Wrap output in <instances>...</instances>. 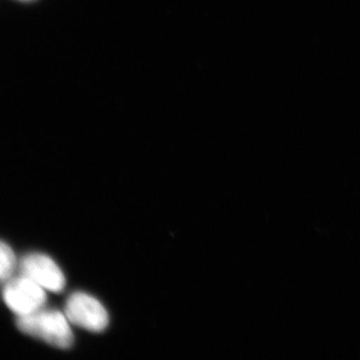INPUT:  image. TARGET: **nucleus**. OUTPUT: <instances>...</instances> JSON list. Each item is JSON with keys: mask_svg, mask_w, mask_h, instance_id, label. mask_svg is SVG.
Masks as SVG:
<instances>
[{"mask_svg": "<svg viewBox=\"0 0 360 360\" xmlns=\"http://www.w3.org/2000/svg\"><path fill=\"white\" fill-rule=\"evenodd\" d=\"M16 326L25 335L44 340L52 347L68 349L73 345L70 321L58 310L41 309L18 317Z\"/></svg>", "mask_w": 360, "mask_h": 360, "instance_id": "obj_1", "label": "nucleus"}, {"mask_svg": "<svg viewBox=\"0 0 360 360\" xmlns=\"http://www.w3.org/2000/svg\"><path fill=\"white\" fill-rule=\"evenodd\" d=\"M18 266V260L13 248L0 240V283H6L11 277Z\"/></svg>", "mask_w": 360, "mask_h": 360, "instance_id": "obj_5", "label": "nucleus"}, {"mask_svg": "<svg viewBox=\"0 0 360 360\" xmlns=\"http://www.w3.org/2000/svg\"><path fill=\"white\" fill-rule=\"evenodd\" d=\"M2 295L7 307L18 317L44 309L46 302L44 288L23 274L6 281Z\"/></svg>", "mask_w": 360, "mask_h": 360, "instance_id": "obj_2", "label": "nucleus"}, {"mask_svg": "<svg viewBox=\"0 0 360 360\" xmlns=\"http://www.w3.org/2000/svg\"><path fill=\"white\" fill-rule=\"evenodd\" d=\"M65 316L70 323L92 331L101 333L108 328V311L96 298L84 292H75L66 302Z\"/></svg>", "mask_w": 360, "mask_h": 360, "instance_id": "obj_3", "label": "nucleus"}, {"mask_svg": "<svg viewBox=\"0 0 360 360\" xmlns=\"http://www.w3.org/2000/svg\"><path fill=\"white\" fill-rule=\"evenodd\" d=\"M21 274L30 277L45 290L61 292L65 286V277L58 265L47 255L30 253L20 259Z\"/></svg>", "mask_w": 360, "mask_h": 360, "instance_id": "obj_4", "label": "nucleus"}]
</instances>
